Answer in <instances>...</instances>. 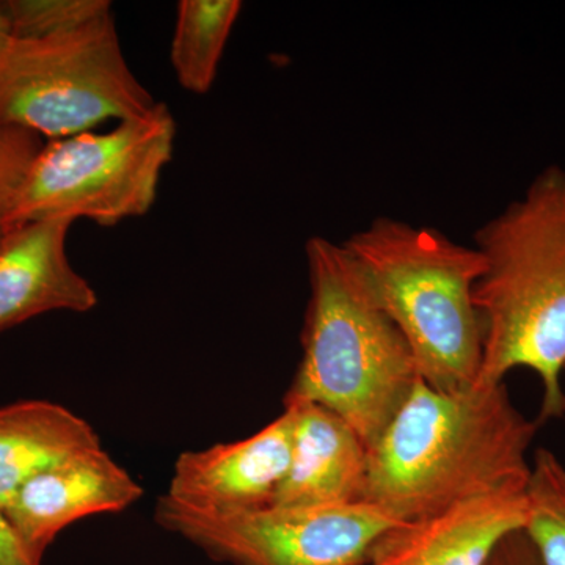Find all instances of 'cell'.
Returning a JSON list of instances; mask_svg holds the SVG:
<instances>
[{
	"instance_id": "6da1fadb",
	"label": "cell",
	"mask_w": 565,
	"mask_h": 565,
	"mask_svg": "<svg viewBox=\"0 0 565 565\" xmlns=\"http://www.w3.org/2000/svg\"><path fill=\"white\" fill-rule=\"evenodd\" d=\"M505 384L434 388L419 379L370 449L367 503L399 522L493 493H525L537 430Z\"/></svg>"
},
{
	"instance_id": "7a4b0ae2",
	"label": "cell",
	"mask_w": 565,
	"mask_h": 565,
	"mask_svg": "<svg viewBox=\"0 0 565 565\" xmlns=\"http://www.w3.org/2000/svg\"><path fill=\"white\" fill-rule=\"evenodd\" d=\"M484 258L475 288L482 326L476 385L525 367L542 385L537 424L565 416V169L546 167L475 234Z\"/></svg>"
},
{
	"instance_id": "3957f363",
	"label": "cell",
	"mask_w": 565,
	"mask_h": 565,
	"mask_svg": "<svg viewBox=\"0 0 565 565\" xmlns=\"http://www.w3.org/2000/svg\"><path fill=\"white\" fill-rule=\"evenodd\" d=\"M310 302L288 401L344 419L371 448L419 381L414 355L343 244L307 243Z\"/></svg>"
},
{
	"instance_id": "277c9868",
	"label": "cell",
	"mask_w": 565,
	"mask_h": 565,
	"mask_svg": "<svg viewBox=\"0 0 565 565\" xmlns=\"http://www.w3.org/2000/svg\"><path fill=\"white\" fill-rule=\"evenodd\" d=\"M403 333L419 379L434 388H470L482 363L475 303L484 258L429 226L379 217L343 244Z\"/></svg>"
},
{
	"instance_id": "5b68a950",
	"label": "cell",
	"mask_w": 565,
	"mask_h": 565,
	"mask_svg": "<svg viewBox=\"0 0 565 565\" xmlns=\"http://www.w3.org/2000/svg\"><path fill=\"white\" fill-rule=\"evenodd\" d=\"M126 62L114 13L68 35L11 39L0 54V122L51 140L154 106Z\"/></svg>"
},
{
	"instance_id": "8992f818",
	"label": "cell",
	"mask_w": 565,
	"mask_h": 565,
	"mask_svg": "<svg viewBox=\"0 0 565 565\" xmlns=\"http://www.w3.org/2000/svg\"><path fill=\"white\" fill-rule=\"evenodd\" d=\"M177 121L162 103L107 132H82L43 145L10 218L63 217L115 226L151 211L172 161ZM9 232V233H10Z\"/></svg>"
},
{
	"instance_id": "52a82bcc",
	"label": "cell",
	"mask_w": 565,
	"mask_h": 565,
	"mask_svg": "<svg viewBox=\"0 0 565 565\" xmlns=\"http://www.w3.org/2000/svg\"><path fill=\"white\" fill-rule=\"evenodd\" d=\"M156 522L226 565H363L399 520L371 503L207 514L162 494Z\"/></svg>"
},
{
	"instance_id": "ba28073f",
	"label": "cell",
	"mask_w": 565,
	"mask_h": 565,
	"mask_svg": "<svg viewBox=\"0 0 565 565\" xmlns=\"http://www.w3.org/2000/svg\"><path fill=\"white\" fill-rule=\"evenodd\" d=\"M291 445L292 415L285 407L244 440L182 452L166 497L207 514L269 508L288 473Z\"/></svg>"
},
{
	"instance_id": "9c48e42d",
	"label": "cell",
	"mask_w": 565,
	"mask_h": 565,
	"mask_svg": "<svg viewBox=\"0 0 565 565\" xmlns=\"http://www.w3.org/2000/svg\"><path fill=\"white\" fill-rule=\"evenodd\" d=\"M141 494L139 482L98 446L33 476L11 498L3 514L41 564L63 530L85 516L126 511Z\"/></svg>"
},
{
	"instance_id": "30bf717a",
	"label": "cell",
	"mask_w": 565,
	"mask_h": 565,
	"mask_svg": "<svg viewBox=\"0 0 565 565\" xmlns=\"http://www.w3.org/2000/svg\"><path fill=\"white\" fill-rule=\"evenodd\" d=\"M525 493L482 494L401 523L366 565H487L509 534L523 530Z\"/></svg>"
},
{
	"instance_id": "8fae6325",
	"label": "cell",
	"mask_w": 565,
	"mask_h": 565,
	"mask_svg": "<svg viewBox=\"0 0 565 565\" xmlns=\"http://www.w3.org/2000/svg\"><path fill=\"white\" fill-rule=\"evenodd\" d=\"M74 221L24 223L0 243V332L51 311L88 313L98 294L73 266L66 237Z\"/></svg>"
},
{
	"instance_id": "7c38bea8",
	"label": "cell",
	"mask_w": 565,
	"mask_h": 565,
	"mask_svg": "<svg viewBox=\"0 0 565 565\" xmlns=\"http://www.w3.org/2000/svg\"><path fill=\"white\" fill-rule=\"evenodd\" d=\"M292 415L288 473L278 508H337L367 503L370 452L344 419L321 405L285 399Z\"/></svg>"
},
{
	"instance_id": "4fadbf2b",
	"label": "cell",
	"mask_w": 565,
	"mask_h": 565,
	"mask_svg": "<svg viewBox=\"0 0 565 565\" xmlns=\"http://www.w3.org/2000/svg\"><path fill=\"white\" fill-rule=\"evenodd\" d=\"M98 446L90 424L62 405L22 401L0 408V509L33 476Z\"/></svg>"
},
{
	"instance_id": "5bb4252c",
	"label": "cell",
	"mask_w": 565,
	"mask_h": 565,
	"mask_svg": "<svg viewBox=\"0 0 565 565\" xmlns=\"http://www.w3.org/2000/svg\"><path fill=\"white\" fill-rule=\"evenodd\" d=\"M239 0H181L170 62L184 90L206 95L217 77L218 65L237 18Z\"/></svg>"
},
{
	"instance_id": "9a60e30c",
	"label": "cell",
	"mask_w": 565,
	"mask_h": 565,
	"mask_svg": "<svg viewBox=\"0 0 565 565\" xmlns=\"http://www.w3.org/2000/svg\"><path fill=\"white\" fill-rule=\"evenodd\" d=\"M523 533L542 565H565V463L541 448L531 460Z\"/></svg>"
},
{
	"instance_id": "2e32d148",
	"label": "cell",
	"mask_w": 565,
	"mask_h": 565,
	"mask_svg": "<svg viewBox=\"0 0 565 565\" xmlns=\"http://www.w3.org/2000/svg\"><path fill=\"white\" fill-rule=\"evenodd\" d=\"M2 9L21 40L68 35L111 14L109 0H7Z\"/></svg>"
},
{
	"instance_id": "e0dca14e",
	"label": "cell",
	"mask_w": 565,
	"mask_h": 565,
	"mask_svg": "<svg viewBox=\"0 0 565 565\" xmlns=\"http://www.w3.org/2000/svg\"><path fill=\"white\" fill-rule=\"evenodd\" d=\"M41 148L36 134L0 122V243L10 232L11 214Z\"/></svg>"
},
{
	"instance_id": "ac0fdd59",
	"label": "cell",
	"mask_w": 565,
	"mask_h": 565,
	"mask_svg": "<svg viewBox=\"0 0 565 565\" xmlns=\"http://www.w3.org/2000/svg\"><path fill=\"white\" fill-rule=\"evenodd\" d=\"M487 565H542L523 530L509 534L494 550Z\"/></svg>"
},
{
	"instance_id": "d6986e66",
	"label": "cell",
	"mask_w": 565,
	"mask_h": 565,
	"mask_svg": "<svg viewBox=\"0 0 565 565\" xmlns=\"http://www.w3.org/2000/svg\"><path fill=\"white\" fill-rule=\"evenodd\" d=\"M0 565H41L22 545L2 509H0Z\"/></svg>"
},
{
	"instance_id": "ffe728a7",
	"label": "cell",
	"mask_w": 565,
	"mask_h": 565,
	"mask_svg": "<svg viewBox=\"0 0 565 565\" xmlns=\"http://www.w3.org/2000/svg\"><path fill=\"white\" fill-rule=\"evenodd\" d=\"M11 39H13V35H11L10 22L7 20L6 11L2 9V2H0V54L6 50Z\"/></svg>"
},
{
	"instance_id": "44dd1931",
	"label": "cell",
	"mask_w": 565,
	"mask_h": 565,
	"mask_svg": "<svg viewBox=\"0 0 565 565\" xmlns=\"http://www.w3.org/2000/svg\"><path fill=\"white\" fill-rule=\"evenodd\" d=\"M363 565H366V564H363Z\"/></svg>"
}]
</instances>
